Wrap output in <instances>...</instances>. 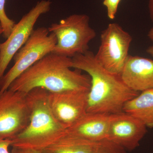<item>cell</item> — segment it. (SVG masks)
<instances>
[{"mask_svg": "<svg viewBox=\"0 0 153 153\" xmlns=\"http://www.w3.org/2000/svg\"><path fill=\"white\" fill-rule=\"evenodd\" d=\"M72 58L50 53L27 69L11 83L8 89L28 93L42 88L50 92L89 91L91 79L81 70H71Z\"/></svg>", "mask_w": 153, "mask_h": 153, "instance_id": "1", "label": "cell"}, {"mask_svg": "<svg viewBox=\"0 0 153 153\" xmlns=\"http://www.w3.org/2000/svg\"><path fill=\"white\" fill-rule=\"evenodd\" d=\"M72 60V67L85 71L91 79L87 112L112 114L123 112L126 102L139 94L129 88L120 76L102 67L90 50L75 55Z\"/></svg>", "mask_w": 153, "mask_h": 153, "instance_id": "2", "label": "cell"}, {"mask_svg": "<svg viewBox=\"0 0 153 153\" xmlns=\"http://www.w3.org/2000/svg\"><path fill=\"white\" fill-rule=\"evenodd\" d=\"M49 91L36 88L27 93L31 116L24 130L10 139L11 146L43 152L65 134V129L52 113L48 102Z\"/></svg>", "mask_w": 153, "mask_h": 153, "instance_id": "3", "label": "cell"}, {"mask_svg": "<svg viewBox=\"0 0 153 153\" xmlns=\"http://www.w3.org/2000/svg\"><path fill=\"white\" fill-rule=\"evenodd\" d=\"M48 28L57 39L52 53L71 58L89 50V43L96 36L86 14L70 15Z\"/></svg>", "mask_w": 153, "mask_h": 153, "instance_id": "4", "label": "cell"}, {"mask_svg": "<svg viewBox=\"0 0 153 153\" xmlns=\"http://www.w3.org/2000/svg\"><path fill=\"white\" fill-rule=\"evenodd\" d=\"M56 43V36L49 32L48 28L40 27L34 30L13 57V66L0 80V94L7 90L11 83L27 69L52 53Z\"/></svg>", "mask_w": 153, "mask_h": 153, "instance_id": "5", "label": "cell"}, {"mask_svg": "<svg viewBox=\"0 0 153 153\" xmlns=\"http://www.w3.org/2000/svg\"><path fill=\"white\" fill-rule=\"evenodd\" d=\"M132 38L117 23H110L100 35L96 60L112 74L120 76L129 56Z\"/></svg>", "mask_w": 153, "mask_h": 153, "instance_id": "6", "label": "cell"}, {"mask_svg": "<svg viewBox=\"0 0 153 153\" xmlns=\"http://www.w3.org/2000/svg\"><path fill=\"white\" fill-rule=\"evenodd\" d=\"M31 116L27 93L8 89L0 94V138L10 139L25 129Z\"/></svg>", "mask_w": 153, "mask_h": 153, "instance_id": "7", "label": "cell"}, {"mask_svg": "<svg viewBox=\"0 0 153 153\" xmlns=\"http://www.w3.org/2000/svg\"><path fill=\"white\" fill-rule=\"evenodd\" d=\"M51 4L52 2L49 0L38 1L15 24L6 41L0 43V80L14 55L24 46L33 33L39 17L50 11Z\"/></svg>", "mask_w": 153, "mask_h": 153, "instance_id": "8", "label": "cell"}, {"mask_svg": "<svg viewBox=\"0 0 153 153\" xmlns=\"http://www.w3.org/2000/svg\"><path fill=\"white\" fill-rule=\"evenodd\" d=\"M88 92L71 90L48 92V102L52 113L65 129L87 112Z\"/></svg>", "mask_w": 153, "mask_h": 153, "instance_id": "9", "label": "cell"}, {"mask_svg": "<svg viewBox=\"0 0 153 153\" xmlns=\"http://www.w3.org/2000/svg\"><path fill=\"white\" fill-rule=\"evenodd\" d=\"M147 132L146 127L140 121L123 111L110 114L106 140L132 151L139 146Z\"/></svg>", "mask_w": 153, "mask_h": 153, "instance_id": "10", "label": "cell"}, {"mask_svg": "<svg viewBox=\"0 0 153 153\" xmlns=\"http://www.w3.org/2000/svg\"><path fill=\"white\" fill-rule=\"evenodd\" d=\"M123 82L138 92L153 89V60L129 55L120 74Z\"/></svg>", "mask_w": 153, "mask_h": 153, "instance_id": "11", "label": "cell"}, {"mask_svg": "<svg viewBox=\"0 0 153 153\" xmlns=\"http://www.w3.org/2000/svg\"><path fill=\"white\" fill-rule=\"evenodd\" d=\"M110 116L108 114L87 112L65 130V134L94 142L106 139Z\"/></svg>", "mask_w": 153, "mask_h": 153, "instance_id": "12", "label": "cell"}, {"mask_svg": "<svg viewBox=\"0 0 153 153\" xmlns=\"http://www.w3.org/2000/svg\"><path fill=\"white\" fill-rule=\"evenodd\" d=\"M123 111L136 118L147 128H153V89L140 92L126 102Z\"/></svg>", "mask_w": 153, "mask_h": 153, "instance_id": "13", "label": "cell"}, {"mask_svg": "<svg viewBox=\"0 0 153 153\" xmlns=\"http://www.w3.org/2000/svg\"><path fill=\"white\" fill-rule=\"evenodd\" d=\"M97 143L65 134L43 151L50 153H92Z\"/></svg>", "mask_w": 153, "mask_h": 153, "instance_id": "14", "label": "cell"}, {"mask_svg": "<svg viewBox=\"0 0 153 153\" xmlns=\"http://www.w3.org/2000/svg\"><path fill=\"white\" fill-rule=\"evenodd\" d=\"M92 153H127L119 145L109 140H104L97 143Z\"/></svg>", "mask_w": 153, "mask_h": 153, "instance_id": "15", "label": "cell"}, {"mask_svg": "<svg viewBox=\"0 0 153 153\" xmlns=\"http://www.w3.org/2000/svg\"><path fill=\"white\" fill-rule=\"evenodd\" d=\"M6 0H0V23L3 30V37L7 39L15 26V22L8 16L5 10Z\"/></svg>", "mask_w": 153, "mask_h": 153, "instance_id": "16", "label": "cell"}, {"mask_svg": "<svg viewBox=\"0 0 153 153\" xmlns=\"http://www.w3.org/2000/svg\"><path fill=\"white\" fill-rule=\"evenodd\" d=\"M121 0H103V4L106 7L107 16L113 20L115 18Z\"/></svg>", "mask_w": 153, "mask_h": 153, "instance_id": "17", "label": "cell"}, {"mask_svg": "<svg viewBox=\"0 0 153 153\" xmlns=\"http://www.w3.org/2000/svg\"><path fill=\"white\" fill-rule=\"evenodd\" d=\"M12 143V141L9 139L0 138V153H10L8 149Z\"/></svg>", "mask_w": 153, "mask_h": 153, "instance_id": "18", "label": "cell"}, {"mask_svg": "<svg viewBox=\"0 0 153 153\" xmlns=\"http://www.w3.org/2000/svg\"><path fill=\"white\" fill-rule=\"evenodd\" d=\"M12 150L10 153H43L41 151L36 150L33 149H25L12 147Z\"/></svg>", "mask_w": 153, "mask_h": 153, "instance_id": "19", "label": "cell"}, {"mask_svg": "<svg viewBox=\"0 0 153 153\" xmlns=\"http://www.w3.org/2000/svg\"><path fill=\"white\" fill-rule=\"evenodd\" d=\"M149 10L150 16L153 23V0H149Z\"/></svg>", "mask_w": 153, "mask_h": 153, "instance_id": "20", "label": "cell"}, {"mask_svg": "<svg viewBox=\"0 0 153 153\" xmlns=\"http://www.w3.org/2000/svg\"><path fill=\"white\" fill-rule=\"evenodd\" d=\"M146 52L148 54H149L152 57H153V45L148 47Z\"/></svg>", "mask_w": 153, "mask_h": 153, "instance_id": "21", "label": "cell"}, {"mask_svg": "<svg viewBox=\"0 0 153 153\" xmlns=\"http://www.w3.org/2000/svg\"><path fill=\"white\" fill-rule=\"evenodd\" d=\"M148 36L149 38L153 42V27L151 28L148 33Z\"/></svg>", "mask_w": 153, "mask_h": 153, "instance_id": "22", "label": "cell"}, {"mask_svg": "<svg viewBox=\"0 0 153 153\" xmlns=\"http://www.w3.org/2000/svg\"><path fill=\"white\" fill-rule=\"evenodd\" d=\"M3 28L2 27L1 25V23H0V36L2 34H3Z\"/></svg>", "mask_w": 153, "mask_h": 153, "instance_id": "23", "label": "cell"}, {"mask_svg": "<svg viewBox=\"0 0 153 153\" xmlns=\"http://www.w3.org/2000/svg\"><path fill=\"white\" fill-rule=\"evenodd\" d=\"M43 152V153H50L48 152H45V151H43V152Z\"/></svg>", "mask_w": 153, "mask_h": 153, "instance_id": "24", "label": "cell"}]
</instances>
